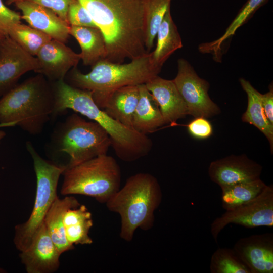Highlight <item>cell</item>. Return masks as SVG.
<instances>
[{
    "mask_svg": "<svg viewBox=\"0 0 273 273\" xmlns=\"http://www.w3.org/2000/svg\"><path fill=\"white\" fill-rule=\"evenodd\" d=\"M106 42V60L122 63L147 52L143 25L145 0H78Z\"/></svg>",
    "mask_w": 273,
    "mask_h": 273,
    "instance_id": "cell-1",
    "label": "cell"
},
{
    "mask_svg": "<svg viewBox=\"0 0 273 273\" xmlns=\"http://www.w3.org/2000/svg\"><path fill=\"white\" fill-rule=\"evenodd\" d=\"M52 85L55 99L53 118L71 109L97 122L107 132L111 146L123 161L133 162L149 154L153 147L151 139L108 115L96 104L90 91L73 87L64 79Z\"/></svg>",
    "mask_w": 273,
    "mask_h": 273,
    "instance_id": "cell-2",
    "label": "cell"
},
{
    "mask_svg": "<svg viewBox=\"0 0 273 273\" xmlns=\"http://www.w3.org/2000/svg\"><path fill=\"white\" fill-rule=\"evenodd\" d=\"M54 106L52 82L38 74L0 98V127L18 126L38 135L52 117Z\"/></svg>",
    "mask_w": 273,
    "mask_h": 273,
    "instance_id": "cell-3",
    "label": "cell"
},
{
    "mask_svg": "<svg viewBox=\"0 0 273 273\" xmlns=\"http://www.w3.org/2000/svg\"><path fill=\"white\" fill-rule=\"evenodd\" d=\"M162 200L157 179L150 173L140 172L128 178L105 204L109 211L120 217V237L130 242L137 229L148 231L154 226V212Z\"/></svg>",
    "mask_w": 273,
    "mask_h": 273,
    "instance_id": "cell-4",
    "label": "cell"
},
{
    "mask_svg": "<svg viewBox=\"0 0 273 273\" xmlns=\"http://www.w3.org/2000/svg\"><path fill=\"white\" fill-rule=\"evenodd\" d=\"M160 71L151 64L149 53L128 63L101 60L92 66L87 74L74 67L65 77L67 81L64 80L73 87L90 91L96 104L103 109L107 98L114 90L126 86L145 84Z\"/></svg>",
    "mask_w": 273,
    "mask_h": 273,
    "instance_id": "cell-5",
    "label": "cell"
},
{
    "mask_svg": "<svg viewBox=\"0 0 273 273\" xmlns=\"http://www.w3.org/2000/svg\"><path fill=\"white\" fill-rule=\"evenodd\" d=\"M111 146L109 136L98 123L73 113L57 124L47 147L53 154L66 155L65 166L69 168L106 154Z\"/></svg>",
    "mask_w": 273,
    "mask_h": 273,
    "instance_id": "cell-6",
    "label": "cell"
},
{
    "mask_svg": "<svg viewBox=\"0 0 273 273\" xmlns=\"http://www.w3.org/2000/svg\"><path fill=\"white\" fill-rule=\"evenodd\" d=\"M62 175L60 192L63 195L87 196L105 204L120 188V168L107 154L66 168Z\"/></svg>",
    "mask_w": 273,
    "mask_h": 273,
    "instance_id": "cell-7",
    "label": "cell"
},
{
    "mask_svg": "<svg viewBox=\"0 0 273 273\" xmlns=\"http://www.w3.org/2000/svg\"><path fill=\"white\" fill-rule=\"evenodd\" d=\"M26 147L33 160L36 176V191L34 204L29 218L15 228L14 243L20 252L29 246L50 206L58 197V183L66 168L65 166L55 164L42 158L31 142L27 141Z\"/></svg>",
    "mask_w": 273,
    "mask_h": 273,
    "instance_id": "cell-8",
    "label": "cell"
},
{
    "mask_svg": "<svg viewBox=\"0 0 273 273\" xmlns=\"http://www.w3.org/2000/svg\"><path fill=\"white\" fill-rule=\"evenodd\" d=\"M231 223L247 228L272 227V185H266L254 199L236 208L225 211L212 222L210 232L216 243L220 233Z\"/></svg>",
    "mask_w": 273,
    "mask_h": 273,
    "instance_id": "cell-9",
    "label": "cell"
},
{
    "mask_svg": "<svg viewBox=\"0 0 273 273\" xmlns=\"http://www.w3.org/2000/svg\"><path fill=\"white\" fill-rule=\"evenodd\" d=\"M173 81L186 104L188 115L206 118L220 112L208 95L209 83L200 78L184 58L177 61V73Z\"/></svg>",
    "mask_w": 273,
    "mask_h": 273,
    "instance_id": "cell-10",
    "label": "cell"
},
{
    "mask_svg": "<svg viewBox=\"0 0 273 273\" xmlns=\"http://www.w3.org/2000/svg\"><path fill=\"white\" fill-rule=\"evenodd\" d=\"M38 68L35 57L8 35L0 43V98L15 87L25 73Z\"/></svg>",
    "mask_w": 273,
    "mask_h": 273,
    "instance_id": "cell-11",
    "label": "cell"
},
{
    "mask_svg": "<svg viewBox=\"0 0 273 273\" xmlns=\"http://www.w3.org/2000/svg\"><path fill=\"white\" fill-rule=\"evenodd\" d=\"M20 257L28 273H52L60 266L58 251L44 223L34 234L29 246Z\"/></svg>",
    "mask_w": 273,
    "mask_h": 273,
    "instance_id": "cell-12",
    "label": "cell"
},
{
    "mask_svg": "<svg viewBox=\"0 0 273 273\" xmlns=\"http://www.w3.org/2000/svg\"><path fill=\"white\" fill-rule=\"evenodd\" d=\"M263 167L246 155H232L211 162L208 175L220 188L260 178Z\"/></svg>",
    "mask_w": 273,
    "mask_h": 273,
    "instance_id": "cell-13",
    "label": "cell"
},
{
    "mask_svg": "<svg viewBox=\"0 0 273 273\" xmlns=\"http://www.w3.org/2000/svg\"><path fill=\"white\" fill-rule=\"evenodd\" d=\"M38 68L35 72L43 75L48 80H63L68 72L77 67L79 54L61 41L51 39L39 50L35 56Z\"/></svg>",
    "mask_w": 273,
    "mask_h": 273,
    "instance_id": "cell-14",
    "label": "cell"
},
{
    "mask_svg": "<svg viewBox=\"0 0 273 273\" xmlns=\"http://www.w3.org/2000/svg\"><path fill=\"white\" fill-rule=\"evenodd\" d=\"M233 249L251 273H273L272 233L240 238Z\"/></svg>",
    "mask_w": 273,
    "mask_h": 273,
    "instance_id": "cell-15",
    "label": "cell"
},
{
    "mask_svg": "<svg viewBox=\"0 0 273 273\" xmlns=\"http://www.w3.org/2000/svg\"><path fill=\"white\" fill-rule=\"evenodd\" d=\"M22 12L21 18L31 27L52 39L66 43L70 35L69 24L54 12L34 3L20 1L14 3Z\"/></svg>",
    "mask_w": 273,
    "mask_h": 273,
    "instance_id": "cell-16",
    "label": "cell"
},
{
    "mask_svg": "<svg viewBox=\"0 0 273 273\" xmlns=\"http://www.w3.org/2000/svg\"><path fill=\"white\" fill-rule=\"evenodd\" d=\"M145 85L157 103L166 124L173 125L188 115L186 104L173 80L157 75Z\"/></svg>",
    "mask_w": 273,
    "mask_h": 273,
    "instance_id": "cell-17",
    "label": "cell"
},
{
    "mask_svg": "<svg viewBox=\"0 0 273 273\" xmlns=\"http://www.w3.org/2000/svg\"><path fill=\"white\" fill-rule=\"evenodd\" d=\"M155 49L150 52V61L153 66L161 71L169 57L183 47V42L170 10L167 9L157 33Z\"/></svg>",
    "mask_w": 273,
    "mask_h": 273,
    "instance_id": "cell-18",
    "label": "cell"
},
{
    "mask_svg": "<svg viewBox=\"0 0 273 273\" xmlns=\"http://www.w3.org/2000/svg\"><path fill=\"white\" fill-rule=\"evenodd\" d=\"M80 205L74 196H66L63 199L57 197L44 217V223L61 254L73 249L74 247L68 243L66 238L63 222L64 214L69 209Z\"/></svg>",
    "mask_w": 273,
    "mask_h": 273,
    "instance_id": "cell-19",
    "label": "cell"
},
{
    "mask_svg": "<svg viewBox=\"0 0 273 273\" xmlns=\"http://www.w3.org/2000/svg\"><path fill=\"white\" fill-rule=\"evenodd\" d=\"M139 99L132 119V128L147 135L166 124L159 106L145 84L139 85Z\"/></svg>",
    "mask_w": 273,
    "mask_h": 273,
    "instance_id": "cell-20",
    "label": "cell"
},
{
    "mask_svg": "<svg viewBox=\"0 0 273 273\" xmlns=\"http://www.w3.org/2000/svg\"><path fill=\"white\" fill-rule=\"evenodd\" d=\"M139 99V85L124 86L109 95L103 109L112 118L132 128L133 116Z\"/></svg>",
    "mask_w": 273,
    "mask_h": 273,
    "instance_id": "cell-21",
    "label": "cell"
},
{
    "mask_svg": "<svg viewBox=\"0 0 273 273\" xmlns=\"http://www.w3.org/2000/svg\"><path fill=\"white\" fill-rule=\"evenodd\" d=\"M70 35L77 40L81 49L80 60L86 66H93L105 59L106 46L104 37L97 27L70 26Z\"/></svg>",
    "mask_w": 273,
    "mask_h": 273,
    "instance_id": "cell-22",
    "label": "cell"
},
{
    "mask_svg": "<svg viewBox=\"0 0 273 273\" xmlns=\"http://www.w3.org/2000/svg\"><path fill=\"white\" fill-rule=\"evenodd\" d=\"M239 81L248 99L247 109L242 115V120L253 125L265 136L272 153L273 124L269 121L265 114L261 102L262 94L244 78H240Z\"/></svg>",
    "mask_w": 273,
    "mask_h": 273,
    "instance_id": "cell-23",
    "label": "cell"
},
{
    "mask_svg": "<svg viewBox=\"0 0 273 273\" xmlns=\"http://www.w3.org/2000/svg\"><path fill=\"white\" fill-rule=\"evenodd\" d=\"M64 226L66 239L74 245H89L93 240L89 232L93 225L92 214L84 205L68 210L64 216Z\"/></svg>",
    "mask_w": 273,
    "mask_h": 273,
    "instance_id": "cell-24",
    "label": "cell"
},
{
    "mask_svg": "<svg viewBox=\"0 0 273 273\" xmlns=\"http://www.w3.org/2000/svg\"><path fill=\"white\" fill-rule=\"evenodd\" d=\"M268 0H247L226 29L224 33L217 39L201 44L199 51L203 53H212L218 57L221 47L226 40L233 36L237 29L246 23L256 11Z\"/></svg>",
    "mask_w": 273,
    "mask_h": 273,
    "instance_id": "cell-25",
    "label": "cell"
},
{
    "mask_svg": "<svg viewBox=\"0 0 273 273\" xmlns=\"http://www.w3.org/2000/svg\"><path fill=\"white\" fill-rule=\"evenodd\" d=\"M266 186L259 178L221 188L222 207L227 211L246 204L256 197Z\"/></svg>",
    "mask_w": 273,
    "mask_h": 273,
    "instance_id": "cell-26",
    "label": "cell"
},
{
    "mask_svg": "<svg viewBox=\"0 0 273 273\" xmlns=\"http://www.w3.org/2000/svg\"><path fill=\"white\" fill-rule=\"evenodd\" d=\"M172 0H145L143 25L145 45L150 53L165 13Z\"/></svg>",
    "mask_w": 273,
    "mask_h": 273,
    "instance_id": "cell-27",
    "label": "cell"
},
{
    "mask_svg": "<svg viewBox=\"0 0 273 273\" xmlns=\"http://www.w3.org/2000/svg\"><path fill=\"white\" fill-rule=\"evenodd\" d=\"M6 34L26 52L34 57L40 48L52 39L43 32L21 22L10 26Z\"/></svg>",
    "mask_w": 273,
    "mask_h": 273,
    "instance_id": "cell-28",
    "label": "cell"
},
{
    "mask_svg": "<svg viewBox=\"0 0 273 273\" xmlns=\"http://www.w3.org/2000/svg\"><path fill=\"white\" fill-rule=\"evenodd\" d=\"M211 273H251L233 248H218L212 254Z\"/></svg>",
    "mask_w": 273,
    "mask_h": 273,
    "instance_id": "cell-29",
    "label": "cell"
},
{
    "mask_svg": "<svg viewBox=\"0 0 273 273\" xmlns=\"http://www.w3.org/2000/svg\"><path fill=\"white\" fill-rule=\"evenodd\" d=\"M67 18L70 26L97 27L88 13L78 0H72L70 4Z\"/></svg>",
    "mask_w": 273,
    "mask_h": 273,
    "instance_id": "cell-30",
    "label": "cell"
},
{
    "mask_svg": "<svg viewBox=\"0 0 273 273\" xmlns=\"http://www.w3.org/2000/svg\"><path fill=\"white\" fill-rule=\"evenodd\" d=\"M20 1L31 2L49 9L68 23L67 12L69 5L72 0H6V3L10 5Z\"/></svg>",
    "mask_w": 273,
    "mask_h": 273,
    "instance_id": "cell-31",
    "label": "cell"
},
{
    "mask_svg": "<svg viewBox=\"0 0 273 273\" xmlns=\"http://www.w3.org/2000/svg\"><path fill=\"white\" fill-rule=\"evenodd\" d=\"M189 133L197 139H206L210 137L213 132L211 123L202 117H195L187 125Z\"/></svg>",
    "mask_w": 273,
    "mask_h": 273,
    "instance_id": "cell-32",
    "label": "cell"
},
{
    "mask_svg": "<svg viewBox=\"0 0 273 273\" xmlns=\"http://www.w3.org/2000/svg\"><path fill=\"white\" fill-rule=\"evenodd\" d=\"M21 15L7 7L0 0V29L6 34L8 28L12 25L20 23Z\"/></svg>",
    "mask_w": 273,
    "mask_h": 273,
    "instance_id": "cell-33",
    "label": "cell"
},
{
    "mask_svg": "<svg viewBox=\"0 0 273 273\" xmlns=\"http://www.w3.org/2000/svg\"><path fill=\"white\" fill-rule=\"evenodd\" d=\"M261 102L265 114L269 121L273 124V87L270 84L269 91L262 94Z\"/></svg>",
    "mask_w": 273,
    "mask_h": 273,
    "instance_id": "cell-34",
    "label": "cell"
},
{
    "mask_svg": "<svg viewBox=\"0 0 273 273\" xmlns=\"http://www.w3.org/2000/svg\"><path fill=\"white\" fill-rule=\"evenodd\" d=\"M7 35L0 29V43L4 39Z\"/></svg>",
    "mask_w": 273,
    "mask_h": 273,
    "instance_id": "cell-35",
    "label": "cell"
},
{
    "mask_svg": "<svg viewBox=\"0 0 273 273\" xmlns=\"http://www.w3.org/2000/svg\"><path fill=\"white\" fill-rule=\"evenodd\" d=\"M6 132L0 129V144L1 140L6 136Z\"/></svg>",
    "mask_w": 273,
    "mask_h": 273,
    "instance_id": "cell-36",
    "label": "cell"
},
{
    "mask_svg": "<svg viewBox=\"0 0 273 273\" xmlns=\"http://www.w3.org/2000/svg\"><path fill=\"white\" fill-rule=\"evenodd\" d=\"M4 271L2 268H0V272H3Z\"/></svg>",
    "mask_w": 273,
    "mask_h": 273,
    "instance_id": "cell-37",
    "label": "cell"
}]
</instances>
